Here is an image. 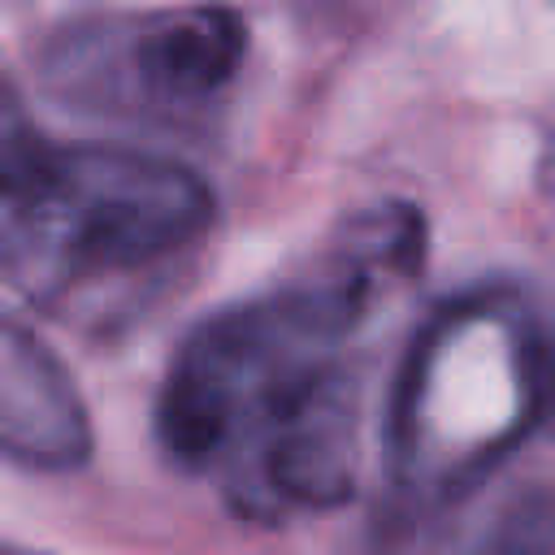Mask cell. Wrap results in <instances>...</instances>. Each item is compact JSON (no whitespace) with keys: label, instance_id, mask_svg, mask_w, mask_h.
Returning a JSON list of instances; mask_svg holds the SVG:
<instances>
[{"label":"cell","instance_id":"6da1fadb","mask_svg":"<svg viewBox=\"0 0 555 555\" xmlns=\"http://www.w3.org/2000/svg\"><path fill=\"white\" fill-rule=\"evenodd\" d=\"M412 251L403 217L369 221L304 278L204 317L156 395L165 455L256 520L343 503L360 473V338Z\"/></svg>","mask_w":555,"mask_h":555},{"label":"cell","instance_id":"7a4b0ae2","mask_svg":"<svg viewBox=\"0 0 555 555\" xmlns=\"http://www.w3.org/2000/svg\"><path fill=\"white\" fill-rule=\"evenodd\" d=\"M204 178L169 156L48 143L30 121L0 143V286L61 317H121L208 238Z\"/></svg>","mask_w":555,"mask_h":555},{"label":"cell","instance_id":"3957f363","mask_svg":"<svg viewBox=\"0 0 555 555\" xmlns=\"http://www.w3.org/2000/svg\"><path fill=\"white\" fill-rule=\"evenodd\" d=\"M555 343L507 286L447 299L412 334L390 408L386 473L425 507L468 499L551 412Z\"/></svg>","mask_w":555,"mask_h":555},{"label":"cell","instance_id":"277c9868","mask_svg":"<svg viewBox=\"0 0 555 555\" xmlns=\"http://www.w3.org/2000/svg\"><path fill=\"white\" fill-rule=\"evenodd\" d=\"M247 26L225 4L78 17L48 35L43 87L78 113L191 130L208 121L243 74Z\"/></svg>","mask_w":555,"mask_h":555},{"label":"cell","instance_id":"5b68a950","mask_svg":"<svg viewBox=\"0 0 555 555\" xmlns=\"http://www.w3.org/2000/svg\"><path fill=\"white\" fill-rule=\"evenodd\" d=\"M0 455L39 473L91 455V421L65 364L0 308Z\"/></svg>","mask_w":555,"mask_h":555}]
</instances>
